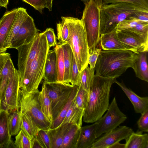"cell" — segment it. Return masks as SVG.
<instances>
[{
    "label": "cell",
    "instance_id": "7",
    "mask_svg": "<svg viewBox=\"0 0 148 148\" xmlns=\"http://www.w3.org/2000/svg\"><path fill=\"white\" fill-rule=\"evenodd\" d=\"M39 92H27L20 89L19 109L30 116L40 129L48 130L51 124L42 112L38 98Z\"/></svg>",
    "mask_w": 148,
    "mask_h": 148
},
{
    "label": "cell",
    "instance_id": "45",
    "mask_svg": "<svg viewBox=\"0 0 148 148\" xmlns=\"http://www.w3.org/2000/svg\"><path fill=\"white\" fill-rule=\"evenodd\" d=\"M101 49L97 47L92 50L89 51V56L88 59V64L90 67L94 69L97 60L99 56Z\"/></svg>",
    "mask_w": 148,
    "mask_h": 148
},
{
    "label": "cell",
    "instance_id": "41",
    "mask_svg": "<svg viewBox=\"0 0 148 148\" xmlns=\"http://www.w3.org/2000/svg\"><path fill=\"white\" fill-rule=\"evenodd\" d=\"M129 30L148 40V22H141L138 23Z\"/></svg>",
    "mask_w": 148,
    "mask_h": 148
},
{
    "label": "cell",
    "instance_id": "52",
    "mask_svg": "<svg viewBox=\"0 0 148 148\" xmlns=\"http://www.w3.org/2000/svg\"><path fill=\"white\" fill-rule=\"evenodd\" d=\"M9 1V0H0V6L7 8Z\"/></svg>",
    "mask_w": 148,
    "mask_h": 148
},
{
    "label": "cell",
    "instance_id": "29",
    "mask_svg": "<svg viewBox=\"0 0 148 148\" xmlns=\"http://www.w3.org/2000/svg\"><path fill=\"white\" fill-rule=\"evenodd\" d=\"M21 122L20 130H22L31 140L37 135L40 129L28 114L21 111Z\"/></svg>",
    "mask_w": 148,
    "mask_h": 148
},
{
    "label": "cell",
    "instance_id": "1",
    "mask_svg": "<svg viewBox=\"0 0 148 148\" xmlns=\"http://www.w3.org/2000/svg\"><path fill=\"white\" fill-rule=\"evenodd\" d=\"M138 54L129 50H101L94 68L95 75L116 79L132 68Z\"/></svg>",
    "mask_w": 148,
    "mask_h": 148
},
{
    "label": "cell",
    "instance_id": "20",
    "mask_svg": "<svg viewBox=\"0 0 148 148\" xmlns=\"http://www.w3.org/2000/svg\"><path fill=\"white\" fill-rule=\"evenodd\" d=\"M18 8L6 11L0 20V53L4 52L3 47L15 18Z\"/></svg>",
    "mask_w": 148,
    "mask_h": 148
},
{
    "label": "cell",
    "instance_id": "48",
    "mask_svg": "<svg viewBox=\"0 0 148 148\" xmlns=\"http://www.w3.org/2000/svg\"><path fill=\"white\" fill-rule=\"evenodd\" d=\"M133 15L142 22H148V12H138Z\"/></svg>",
    "mask_w": 148,
    "mask_h": 148
},
{
    "label": "cell",
    "instance_id": "27",
    "mask_svg": "<svg viewBox=\"0 0 148 148\" xmlns=\"http://www.w3.org/2000/svg\"><path fill=\"white\" fill-rule=\"evenodd\" d=\"M38 98L42 112L51 124L53 119L52 112L51 102L43 83L41 90L39 92Z\"/></svg>",
    "mask_w": 148,
    "mask_h": 148
},
{
    "label": "cell",
    "instance_id": "19",
    "mask_svg": "<svg viewBox=\"0 0 148 148\" xmlns=\"http://www.w3.org/2000/svg\"><path fill=\"white\" fill-rule=\"evenodd\" d=\"M17 8L15 18L4 43L3 48L4 52L8 49L10 48L14 38L18 33L23 22L29 15L26 9L22 7Z\"/></svg>",
    "mask_w": 148,
    "mask_h": 148
},
{
    "label": "cell",
    "instance_id": "2",
    "mask_svg": "<svg viewBox=\"0 0 148 148\" xmlns=\"http://www.w3.org/2000/svg\"><path fill=\"white\" fill-rule=\"evenodd\" d=\"M114 79L104 78L95 75L88 91V97L84 110L83 121L96 122L107 110L109 105L110 89Z\"/></svg>",
    "mask_w": 148,
    "mask_h": 148
},
{
    "label": "cell",
    "instance_id": "53",
    "mask_svg": "<svg viewBox=\"0 0 148 148\" xmlns=\"http://www.w3.org/2000/svg\"><path fill=\"white\" fill-rule=\"evenodd\" d=\"M100 6L101 7L102 5V0H96Z\"/></svg>",
    "mask_w": 148,
    "mask_h": 148
},
{
    "label": "cell",
    "instance_id": "36",
    "mask_svg": "<svg viewBox=\"0 0 148 148\" xmlns=\"http://www.w3.org/2000/svg\"><path fill=\"white\" fill-rule=\"evenodd\" d=\"M88 97V91L81 86H79L74 102L78 108L84 110L87 105Z\"/></svg>",
    "mask_w": 148,
    "mask_h": 148
},
{
    "label": "cell",
    "instance_id": "47",
    "mask_svg": "<svg viewBox=\"0 0 148 148\" xmlns=\"http://www.w3.org/2000/svg\"><path fill=\"white\" fill-rule=\"evenodd\" d=\"M10 57V54L5 52L0 53V84L1 75L3 68L7 59Z\"/></svg>",
    "mask_w": 148,
    "mask_h": 148
},
{
    "label": "cell",
    "instance_id": "8",
    "mask_svg": "<svg viewBox=\"0 0 148 148\" xmlns=\"http://www.w3.org/2000/svg\"><path fill=\"white\" fill-rule=\"evenodd\" d=\"M47 40L44 32H39L30 42L20 46L17 49L18 53V71L20 79L23 77L31 62Z\"/></svg>",
    "mask_w": 148,
    "mask_h": 148
},
{
    "label": "cell",
    "instance_id": "25",
    "mask_svg": "<svg viewBox=\"0 0 148 148\" xmlns=\"http://www.w3.org/2000/svg\"><path fill=\"white\" fill-rule=\"evenodd\" d=\"M84 112V110L78 108L73 100L60 125L66 123H69L76 125L81 128L82 126Z\"/></svg>",
    "mask_w": 148,
    "mask_h": 148
},
{
    "label": "cell",
    "instance_id": "3",
    "mask_svg": "<svg viewBox=\"0 0 148 148\" xmlns=\"http://www.w3.org/2000/svg\"><path fill=\"white\" fill-rule=\"evenodd\" d=\"M140 12H148V10L124 2L102 5L100 12V35L111 32L120 22Z\"/></svg>",
    "mask_w": 148,
    "mask_h": 148
},
{
    "label": "cell",
    "instance_id": "28",
    "mask_svg": "<svg viewBox=\"0 0 148 148\" xmlns=\"http://www.w3.org/2000/svg\"><path fill=\"white\" fill-rule=\"evenodd\" d=\"M60 45L64 53L65 68L64 82L65 84L71 85L70 81L74 58L73 53L71 47L67 42Z\"/></svg>",
    "mask_w": 148,
    "mask_h": 148
},
{
    "label": "cell",
    "instance_id": "54",
    "mask_svg": "<svg viewBox=\"0 0 148 148\" xmlns=\"http://www.w3.org/2000/svg\"><path fill=\"white\" fill-rule=\"evenodd\" d=\"M82 1L84 3V5H86V4L89 1V0H80Z\"/></svg>",
    "mask_w": 148,
    "mask_h": 148
},
{
    "label": "cell",
    "instance_id": "34",
    "mask_svg": "<svg viewBox=\"0 0 148 148\" xmlns=\"http://www.w3.org/2000/svg\"><path fill=\"white\" fill-rule=\"evenodd\" d=\"M94 69L87 65L80 72L79 86L88 91L95 77Z\"/></svg>",
    "mask_w": 148,
    "mask_h": 148
},
{
    "label": "cell",
    "instance_id": "24",
    "mask_svg": "<svg viewBox=\"0 0 148 148\" xmlns=\"http://www.w3.org/2000/svg\"><path fill=\"white\" fill-rule=\"evenodd\" d=\"M134 132L125 139V148H148V134Z\"/></svg>",
    "mask_w": 148,
    "mask_h": 148
},
{
    "label": "cell",
    "instance_id": "18",
    "mask_svg": "<svg viewBox=\"0 0 148 148\" xmlns=\"http://www.w3.org/2000/svg\"><path fill=\"white\" fill-rule=\"evenodd\" d=\"M100 42L102 49L104 50H130L120 41L115 29L110 32L101 35Z\"/></svg>",
    "mask_w": 148,
    "mask_h": 148
},
{
    "label": "cell",
    "instance_id": "37",
    "mask_svg": "<svg viewBox=\"0 0 148 148\" xmlns=\"http://www.w3.org/2000/svg\"><path fill=\"white\" fill-rule=\"evenodd\" d=\"M15 138L14 144L16 148H32L31 140L22 130H19Z\"/></svg>",
    "mask_w": 148,
    "mask_h": 148
},
{
    "label": "cell",
    "instance_id": "11",
    "mask_svg": "<svg viewBox=\"0 0 148 148\" xmlns=\"http://www.w3.org/2000/svg\"><path fill=\"white\" fill-rule=\"evenodd\" d=\"M19 82V73L16 69L13 76L8 82L2 99L5 104L9 114L14 110H19L20 108Z\"/></svg>",
    "mask_w": 148,
    "mask_h": 148
},
{
    "label": "cell",
    "instance_id": "32",
    "mask_svg": "<svg viewBox=\"0 0 148 148\" xmlns=\"http://www.w3.org/2000/svg\"><path fill=\"white\" fill-rule=\"evenodd\" d=\"M54 49L56 55V66L57 74V82L65 84L64 80L65 68L63 50L60 44H58L55 47Z\"/></svg>",
    "mask_w": 148,
    "mask_h": 148
},
{
    "label": "cell",
    "instance_id": "49",
    "mask_svg": "<svg viewBox=\"0 0 148 148\" xmlns=\"http://www.w3.org/2000/svg\"><path fill=\"white\" fill-rule=\"evenodd\" d=\"M31 140L32 148H43L41 143L36 136Z\"/></svg>",
    "mask_w": 148,
    "mask_h": 148
},
{
    "label": "cell",
    "instance_id": "33",
    "mask_svg": "<svg viewBox=\"0 0 148 148\" xmlns=\"http://www.w3.org/2000/svg\"><path fill=\"white\" fill-rule=\"evenodd\" d=\"M8 126L10 134L12 136L16 135L20 130L21 122V111L14 110L9 114Z\"/></svg>",
    "mask_w": 148,
    "mask_h": 148
},
{
    "label": "cell",
    "instance_id": "35",
    "mask_svg": "<svg viewBox=\"0 0 148 148\" xmlns=\"http://www.w3.org/2000/svg\"><path fill=\"white\" fill-rule=\"evenodd\" d=\"M62 21L57 24V38L59 44L67 42L69 36V29L65 17H61Z\"/></svg>",
    "mask_w": 148,
    "mask_h": 148
},
{
    "label": "cell",
    "instance_id": "31",
    "mask_svg": "<svg viewBox=\"0 0 148 148\" xmlns=\"http://www.w3.org/2000/svg\"><path fill=\"white\" fill-rule=\"evenodd\" d=\"M79 87V86H73L68 100L63 107L57 117L53 120L51 124L50 129L55 128L61 124L69 108L74 100Z\"/></svg>",
    "mask_w": 148,
    "mask_h": 148
},
{
    "label": "cell",
    "instance_id": "30",
    "mask_svg": "<svg viewBox=\"0 0 148 148\" xmlns=\"http://www.w3.org/2000/svg\"><path fill=\"white\" fill-rule=\"evenodd\" d=\"M80 128L73 124L65 135L60 148H76Z\"/></svg>",
    "mask_w": 148,
    "mask_h": 148
},
{
    "label": "cell",
    "instance_id": "51",
    "mask_svg": "<svg viewBox=\"0 0 148 148\" xmlns=\"http://www.w3.org/2000/svg\"><path fill=\"white\" fill-rule=\"evenodd\" d=\"M45 8H48L49 11H51L53 0H45Z\"/></svg>",
    "mask_w": 148,
    "mask_h": 148
},
{
    "label": "cell",
    "instance_id": "15",
    "mask_svg": "<svg viewBox=\"0 0 148 148\" xmlns=\"http://www.w3.org/2000/svg\"><path fill=\"white\" fill-rule=\"evenodd\" d=\"M114 82L120 87L129 98L133 105L134 111L136 113L141 114L148 110L147 97H139L132 90L127 88L123 81L120 82L115 79Z\"/></svg>",
    "mask_w": 148,
    "mask_h": 148
},
{
    "label": "cell",
    "instance_id": "13",
    "mask_svg": "<svg viewBox=\"0 0 148 148\" xmlns=\"http://www.w3.org/2000/svg\"><path fill=\"white\" fill-rule=\"evenodd\" d=\"M120 41L130 49L138 54L148 52V40L128 29L117 32Z\"/></svg>",
    "mask_w": 148,
    "mask_h": 148
},
{
    "label": "cell",
    "instance_id": "55",
    "mask_svg": "<svg viewBox=\"0 0 148 148\" xmlns=\"http://www.w3.org/2000/svg\"><path fill=\"white\" fill-rule=\"evenodd\" d=\"M1 6H0V9H1Z\"/></svg>",
    "mask_w": 148,
    "mask_h": 148
},
{
    "label": "cell",
    "instance_id": "21",
    "mask_svg": "<svg viewBox=\"0 0 148 148\" xmlns=\"http://www.w3.org/2000/svg\"><path fill=\"white\" fill-rule=\"evenodd\" d=\"M43 79L48 83L56 82L57 74L56 66V55L54 49L49 50L46 62Z\"/></svg>",
    "mask_w": 148,
    "mask_h": 148
},
{
    "label": "cell",
    "instance_id": "44",
    "mask_svg": "<svg viewBox=\"0 0 148 148\" xmlns=\"http://www.w3.org/2000/svg\"><path fill=\"white\" fill-rule=\"evenodd\" d=\"M44 32L50 48L52 47H55L58 44L57 40V38L53 28H47Z\"/></svg>",
    "mask_w": 148,
    "mask_h": 148
},
{
    "label": "cell",
    "instance_id": "50",
    "mask_svg": "<svg viewBox=\"0 0 148 148\" xmlns=\"http://www.w3.org/2000/svg\"><path fill=\"white\" fill-rule=\"evenodd\" d=\"M109 148H125V144H121L117 142L111 146Z\"/></svg>",
    "mask_w": 148,
    "mask_h": 148
},
{
    "label": "cell",
    "instance_id": "17",
    "mask_svg": "<svg viewBox=\"0 0 148 148\" xmlns=\"http://www.w3.org/2000/svg\"><path fill=\"white\" fill-rule=\"evenodd\" d=\"M9 114L7 111L0 109V148L15 147L9 131Z\"/></svg>",
    "mask_w": 148,
    "mask_h": 148
},
{
    "label": "cell",
    "instance_id": "5",
    "mask_svg": "<svg viewBox=\"0 0 148 148\" xmlns=\"http://www.w3.org/2000/svg\"><path fill=\"white\" fill-rule=\"evenodd\" d=\"M50 48L47 40L23 77L20 79V89L27 92L39 90L38 88L43 79L47 55Z\"/></svg>",
    "mask_w": 148,
    "mask_h": 148
},
{
    "label": "cell",
    "instance_id": "23",
    "mask_svg": "<svg viewBox=\"0 0 148 148\" xmlns=\"http://www.w3.org/2000/svg\"><path fill=\"white\" fill-rule=\"evenodd\" d=\"M147 52H140L134 63L132 69L136 76L140 79L148 82V66Z\"/></svg>",
    "mask_w": 148,
    "mask_h": 148
},
{
    "label": "cell",
    "instance_id": "22",
    "mask_svg": "<svg viewBox=\"0 0 148 148\" xmlns=\"http://www.w3.org/2000/svg\"><path fill=\"white\" fill-rule=\"evenodd\" d=\"M72 124L66 123L55 128L48 130L51 148H60L65 135Z\"/></svg>",
    "mask_w": 148,
    "mask_h": 148
},
{
    "label": "cell",
    "instance_id": "14",
    "mask_svg": "<svg viewBox=\"0 0 148 148\" xmlns=\"http://www.w3.org/2000/svg\"><path fill=\"white\" fill-rule=\"evenodd\" d=\"M39 31L36 28L33 19L29 15L14 38L10 48L17 49L20 46L29 43Z\"/></svg>",
    "mask_w": 148,
    "mask_h": 148
},
{
    "label": "cell",
    "instance_id": "38",
    "mask_svg": "<svg viewBox=\"0 0 148 148\" xmlns=\"http://www.w3.org/2000/svg\"><path fill=\"white\" fill-rule=\"evenodd\" d=\"M139 20L132 15L120 22L115 28L117 32L130 29L138 23H141Z\"/></svg>",
    "mask_w": 148,
    "mask_h": 148
},
{
    "label": "cell",
    "instance_id": "43",
    "mask_svg": "<svg viewBox=\"0 0 148 148\" xmlns=\"http://www.w3.org/2000/svg\"><path fill=\"white\" fill-rule=\"evenodd\" d=\"M137 124L140 130L142 132H148V110L141 114Z\"/></svg>",
    "mask_w": 148,
    "mask_h": 148
},
{
    "label": "cell",
    "instance_id": "39",
    "mask_svg": "<svg viewBox=\"0 0 148 148\" xmlns=\"http://www.w3.org/2000/svg\"><path fill=\"white\" fill-rule=\"evenodd\" d=\"M119 2L130 3L148 10V0H102V5Z\"/></svg>",
    "mask_w": 148,
    "mask_h": 148
},
{
    "label": "cell",
    "instance_id": "40",
    "mask_svg": "<svg viewBox=\"0 0 148 148\" xmlns=\"http://www.w3.org/2000/svg\"><path fill=\"white\" fill-rule=\"evenodd\" d=\"M36 136L40 142L43 148H51V141L48 130H40Z\"/></svg>",
    "mask_w": 148,
    "mask_h": 148
},
{
    "label": "cell",
    "instance_id": "9",
    "mask_svg": "<svg viewBox=\"0 0 148 148\" xmlns=\"http://www.w3.org/2000/svg\"><path fill=\"white\" fill-rule=\"evenodd\" d=\"M43 83L51 102L54 120L68 100L74 86L57 82Z\"/></svg>",
    "mask_w": 148,
    "mask_h": 148
},
{
    "label": "cell",
    "instance_id": "12",
    "mask_svg": "<svg viewBox=\"0 0 148 148\" xmlns=\"http://www.w3.org/2000/svg\"><path fill=\"white\" fill-rule=\"evenodd\" d=\"M133 132L132 129L125 126L117 127L96 139L91 148H109L114 144L126 139Z\"/></svg>",
    "mask_w": 148,
    "mask_h": 148
},
{
    "label": "cell",
    "instance_id": "42",
    "mask_svg": "<svg viewBox=\"0 0 148 148\" xmlns=\"http://www.w3.org/2000/svg\"><path fill=\"white\" fill-rule=\"evenodd\" d=\"M80 74V73L79 71L74 57L70 81V84L71 86H79Z\"/></svg>",
    "mask_w": 148,
    "mask_h": 148
},
{
    "label": "cell",
    "instance_id": "16",
    "mask_svg": "<svg viewBox=\"0 0 148 148\" xmlns=\"http://www.w3.org/2000/svg\"><path fill=\"white\" fill-rule=\"evenodd\" d=\"M98 123L81 127L76 148H91L96 140V131Z\"/></svg>",
    "mask_w": 148,
    "mask_h": 148
},
{
    "label": "cell",
    "instance_id": "46",
    "mask_svg": "<svg viewBox=\"0 0 148 148\" xmlns=\"http://www.w3.org/2000/svg\"><path fill=\"white\" fill-rule=\"evenodd\" d=\"M33 7L35 10L42 13L43 9L45 8V0H22Z\"/></svg>",
    "mask_w": 148,
    "mask_h": 148
},
{
    "label": "cell",
    "instance_id": "10",
    "mask_svg": "<svg viewBox=\"0 0 148 148\" xmlns=\"http://www.w3.org/2000/svg\"><path fill=\"white\" fill-rule=\"evenodd\" d=\"M107 111L104 116L96 121L98 123L96 131L97 138L103 134L117 127L127 118L126 115L120 110L115 97L109 105Z\"/></svg>",
    "mask_w": 148,
    "mask_h": 148
},
{
    "label": "cell",
    "instance_id": "6",
    "mask_svg": "<svg viewBox=\"0 0 148 148\" xmlns=\"http://www.w3.org/2000/svg\"><path fill=\"white\" fill-rule=\"evenodd\" d=\"M101 7L96 0H89L85 5L81 19L85 31L89 51L97 47L100 42Z\"/></svg>",
    "mask_w": 148,
    "mask_h": 148
},
{
    "label": "cell",
    "instance_id": "4",
    "mask_svg": "<svg viewBox=\"0 0 148 148\" xmlns=\"http://www.w3.org/2000/svg\"><path fill=\"white\" fill-rule=\"evenodd\" d=\"M65 17L69 29L67 43L71 48L80 73L88 65L89 50L85 31L81 20L73 17Z\"/></svg>",
    "mask_w": 148,
    "mask_h": 148
},
{
    "label": "cell",
    "instance_id": "26",
    "mask_svg": "<svg viewBox=\"0 0 148 148\" xmlns=\"http://www.w3.org/2000/svg\"><path fill=\"white\" fill-rule=\"evenodd\" d=\"M16 69L11 57L7 60L1 75L0 84V103L4 96L5 92L8 82L13 76Z\"/></svg>",
    "mask_w": 148,
    "mask_h": 148
}]
</instances>
